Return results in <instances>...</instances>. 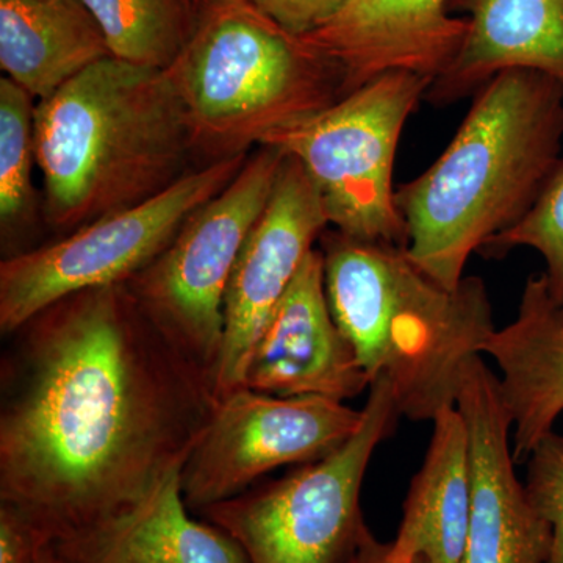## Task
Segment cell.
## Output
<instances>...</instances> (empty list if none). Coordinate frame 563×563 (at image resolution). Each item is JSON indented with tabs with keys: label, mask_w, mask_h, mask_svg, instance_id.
<instances>
[{
	"label": "cell",
	"mask_w": 563,
	"mask_h": 563,
	"mask_svg": "<svg viewBox=\"0 0 563 563\" xmlns=\"http://www.w3.org/2000/svg\"><path fill=\"white\" fill-rule=\"evenodd\" d=\"M10 336L0 365V503L55 540L180 474L217 390L124 284L63 298Z\"/></svg>",
	"instance_id": "6da1fadb"
},
{
	"label": "cell",
	"mask_w": 563,
	"mask_h": 563,
	"mask_svg": "<svg viewBox=\"0 0 563 563\" xmlns=\"http://www.w3.org/2000/svg\"><path fill=\"white\" fill-rule=\"evenodd\" d=\"M562 144L563 91L553 79L528 69L493 77L443 154L396 190L412 261L455 290L474 252L531 209Z\"/></svg>",
	"instance_id": "7a4b0ae2"
},
{
	"label": "cell",
	"mask_w": 563,
	"mask_h": 563,
	"mask_svg": "<svg viewBox=\"0 0 563 563\" xmlns=\"http://www.w3.org/2000/svg\"><path fill=\"white\" fill-rule=\"evenodd\" d=\"M35 151L44 218L66 233L161 195L195 154L166 70L114 57L36 103Z\"/></svg>",
	"instance_id": "3957f363"
},
{
	"label": "cell",
	"mask_w": 563,
	"mask_h": 563,
	"mask_svg": "<svg viewBox=\"0 0 563 563\" xmlns=\"http://www.w3.org/2000/svg\"><path fill=\"white\" fill-rule=\"evenodd\" d=\"M320 250L329 309L369 383L387 380L399 413L413 421L455 406L463 368L496 329L485 282L468 276L451 290L406 246L340 232Z\"/></svg>",
	"instance_id": "277c9868"
},
{
	"label": "cell",
	"mask_w": 563,
	"mask_h": 563,
	"mask_svg": "<svg viewBox=\"0 0 563 563\" xmlns=\"http://www.w3.org/2000/svg\"><path fill=\"white\" fill-rule=\"evenodd\" d=\"M166 74L192 151L209 163L250 155L344 96L342 70L250 0H198L190 38Z\"/></svg>",
	"instance_id": "5b68a950"
},
{
	"label": "cell",
	"mask_w": 563,
	"mask_h": 563,
	"mask_svg": "<svg viewBox=\"0 0 563 563\" xmlns=\"http://www.w3.org/2000/svg\"><path fill=\"white\" fill-rule=\"evenodd\" d=\"M357 432L320 461L213 504L199 515L231 536L250 563H346L368 531L361 496L366 470L395 431L398 406L374 380Z\"/></svg>",
	"instance_id": "8992f818"
},
{
	"label": "cell",
	"mask_w": 563,
	"mask_h": 563,
	"mask_svg": "<svg viewBox=\"0 0 563 563\" xmlns=\"http://www.w3.org/2000/svg\"><path fill=\"white\" fill-rule=\"evenodd\" d=\"M431 84L402 70L383 74L262 146L299 162L335 232L407 247L393 172L404 125Z\"/></svg>",
	"instance_id": "52a82bcc"
},
{
	"label": "cell",
	"mask_w": 563,
	"mask_h": 563,
	"mask_svg": "<svg viewBox=\"0 0 563 563\" xmlns=\"http://www.w3.org/2000/svg\"><path fill=\"white\" fill-rule=\"evenodd\" d=\"M284 161L277 147L258 146L235 179L192 211L168 247L124 284L152 324L213 384L233 266Z\"/></svg>",
	"instance_id": "ba28073f"
},
{
	"label": "cell",
	"mask_w": 563,
	"mask_h": 563,
	"mask_svg": "<svg viewBox=\"0 0 563 563\" xmlns=\"http://www.w3.org/2000/svg\"><path fill=\"white\" fill-rule=\"evenodd\" d=\"M247 157L207 163L150 201L98 218L47 246L7 257L0 263V331L16 332L76 292L128 284L168 247L192 211L235 179Z\"/></svg>",
	"instance_id": "9c48e42d"
},
{
	"label": "cell",
	"mask_w": 563,
	"mask_h": 563,
	"mask_svg": "<svg viewBox=\"0 0 563 563\" xmlns=\"http://www.w3.org/2000/svg\"><path fill=\"white\" fill-rule=\"evenodd\" d=\"M363 418L322 396L279 398L239 387L218 398L180 472L184 501L199 514L285 465L320 461L357 432Z\"/></svg>",
	"instance_id": "30bf717a"
},
{
	"label": "cell",
	"mask_w": 563,
	"mask_h": 563,
	"mask_svg": "<svg viewBox=\"0 0 563 563\" xmlns=\"http://www.w3.org/2000/svg\"><path fill=\"white\" fill-rule=\"evenodd\" d=\"M329 220L313 181L285 155L261 217L236 258L224 298L217 396L243 387L252 347Z\"/></svg>",
	"instance_id": "8fae6325"
},
{
	"label": "cell",
	"mask_w": 563,
	"mask_h": 563,
	"mask_svg": "<svg viewBox=\"0 0 563 563\" xmlns=\"http://www.w3.org/2000/svg\"><path fill=\"white\" fill-rule=\"evenodd\" d=\"M470 440L472 510L461 563H548L551 529L515 473L512 421L483 355L463 368L457 401Z\"/></svg>",
	"instance_id": "7c38bea8"
},
{
	"label": "cell",
	"mask_w": 563,
	"mask_h": 563,
	"mask_svg": "<svg viewBox=\"0 0 563 563\" xmlns=\"http://www.w3.org/2000/svg\"><path fill=\"white\" fill-rule=\"evenodd\" d=\"M243 387L347 401L372 383L329 309L324 258L314 247L252 347Z\"/></svg>",
	"instance_id": "4fadbf2b"
},
{
	"label": "cell",
	"mask_w": 563,
	"mask_h": 563,
	"mask_svg": "<svg viewBox=\"0 0 563 563\" xmlns=\"http://www.w3.org/2000/svg\"><path fill=\"white\" fill-rule=\"evenodd\" d=\"M466 29L465 18L451 13V0H350L301 38L342 70L346 96L395 70L435 80L461 49Z\"/></svg>",
	"instance_id": "5bb4252c"
},
{
	"label": "cell",
	"mask_w": 563,
	"mask_h": 563,
	"mask_svg": "<svg viewBox=\"0 0 563 563\" xmlns=\"http://www.w3.org/2000/svg\"><path fill=\"white\" fill-rule=\"evenodd\" d=\"M483 354L501 374L515 463L526 462L563 413V301L551 292L543 274L529 277L517 317L495 329Z\"/></svg>",
	"instance_id": "9a60e30c"
},
{
	"label": "cell",
	"mask_w": 563,
	"mask_h": 563,
	"mask_svg": "<svg viewBox=\"0 0 563 563\" xmlns=\"http://www.w3.org/2000/svg\"><path fill=\"white\" fill-rule=\"evenodd\" d=\"M455 9L468 29L426 99L450 106L512 69L544 74L563 91V0H451Z\"/></svg>",
	"instance_id": "2e32d148"
},
{
	"label": "cell",
	"mask_w": 563,
	"mask_h": 563,
	"mask_svg": "<svg viewBox=\"0 0 563 563\" xmlns=\"http://www.w3.org/2000/svg\"><path fill=\"white\" fill-rule=\"evenodd\" d=\"M190 512L176 474L144 501L52 543L65 563H250L231 536Z\"/></svg>",
	"instance_id": "e0dca14e"
},
{
	"label": "cell",
	"mask_w": 563,
	"mask_h": 563,
	"mask_svg": "<svg viewBox=\"0 0 563 563\" xmlns=\"http://www.w3.org/2000/svg\"><path fill=\"white\" fill-rule=\"evenodd\" d=\"M432 424L391 553L407 562L461 563L472 510L468 429L457 406L443 407Z\"/></svg>",
	"instance_id": "ac0fdd59"
},
{
	"label": "cell",
	"mask_w": 563,
	"mask_h": 563,
	"mask_svg": "<svg viewBox=\"0 0 563 563\" xmlns=\"http://www.w3.org/2000/svg\"><path fill=\"white\" fill-rule=\"evenodd\" d=\"M107 57L101 27L81 0H0V66L38 102Z\"/></svg>",
	"instance_id": "d6986e66"
},
{
	"label": "cell",
	"mask_w": 563,
	"mask_h": 563,
	"mask_svg": "<svg viewBox=\"0 0 563 563\" xmlns=\"http://www.w3.org/2000/svg\"><path fill=\"white\" fill-rule=\"evenodd\" d=\"M98 22L111 57L166 70L196 22L198 0H81Z\"/></svg>",
	"instance_id": "ffe728a7"
},
{
	"label": "cell",
	"mask_w": 563,
	"mask_h": 563,
	"mask_svg": "<svg viewBox=\"0 0 563 563\" xmlns=\"http://www.w3.org/2000/svg\"><path fill=\"white\" fill-rule=\"evenodd\" d=\"M35 99L9 77L0 79V228L2 239L21 231L35 210Z\"/></svg>",
	"instance_id": "44dd1931"
},
{
	"label": "cell",
	"mask_w": 563,
	"mask_h": 563,
	"mask_svg": "<svg viewBox=\"0 0 563 563\" xmlns=\"http://www.w3.org/2000/svg\"><path fill=\"white\" fill-rule=\"evenodd\" d=\"M515 247H529L542 255L548 287L563 301V158L528 213L485 244L484 251L503 255Z\"/></svg>",
	"instance_id": "7402d4cb"
},
{
	"label": "cell",
	"mask_w": 563,
	"mask_h": 563,
	"mask_svg": "<svg viewBox=\"0 0 563 563\" xmlns=\"http://www.w3.org/2000/svg\"><path fill=\"white\" fill-rule=\"evenodd\" d=\"M525 488L533 509L551 529L548 563H563V435L551 431L526 459Z\"/></svg>",
	"instance_id": "603a6c76"
},
{
	"label": "cell",
	"mask_w": 563,
	"mask_h": 563,
	"mask_svg": "<svg viewBox=\"0 0 563 563\" xmlns=\"http://www.w3.org/2000/svg\"><path fill=\"white\" fill-rule=\"evenodd\" d=\"M51 537L13 504L0 503V563H35Z\"/></svg>",
	"instance_id": "cb8c5ba5"
},
{
	"label": "cell",
	"mask_w": 563,
	"mask_h": 563,
	"mask_svg": "<svg viewBox=\"0 0 563 563\" xmlns=\"http://www.w3.org/2000/svg\"><path fill=\"white\" fill-rule=\"evenodd\" d=\"M284 31L306 36L335 16L350 0H250Z\"/></svg>",
	"instance_id": "d4e9b609"
},
{
	"label": "cell",
	"mask_w": 563,
	"mask_h": 563,
	"mask_svg": "<svg viewBox=\"0 0 563 563\" xmlns=\"http://www.w3.org/2000/svg\"><path fill=\"white\" fill-rule=\"evenodd\" d=\"M346 563H421V562H407L401 559L395 558L391 553V543L380 542L374 536L372 529L365 532L362 537L361 543L355 548L354 554L351 555L350 561Z\"/></svg>",
	"instance_id": "484cf974"
},
{
	"label": "cell",
	"mask_w": 563,
	"mask_h": 563,
	"mask_svg": "<svg viewBox=\"0 0 563 563\" xmlns=\"http://www.w3.org/2000/svg\"><path fill=\"white\" fill-rule=\"evenodd\" d=\"M35 563H65V561H63L60 554H58L57 550H55L54 543H52V540H49V542L41 548L38 558H36Z\"/></svg>",
	"instance_id": "4316f807"
}]
</instances>
